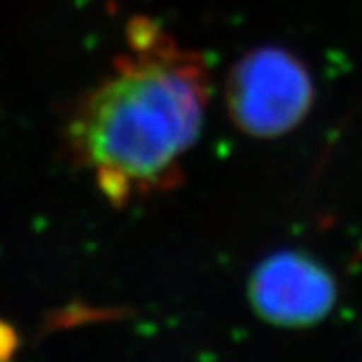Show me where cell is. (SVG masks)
Instances as JSON below:
<instances>
[{"instance_id":"cell-1","label":"cell","mask_w":362,"mask_h":362,"mask_svg":"<svg viewBox=\"0 0 362 362\" xmlns=\"http://www.w3.org/2000/svg\"><path fill=\"white\" fill-rule=\"evenodd\" d=\"M202 119L204 96L194 78L148 67L96 93L81 119V143L102 170L150 177L194 143Z\"/></svg>"},{"instance_id":"cell-3","label":"cell","mask_w":362,"mask_h":362,"mask_svg":"<svg viewBox=\"0 0 362 362\" xmlns=\"http://www.w3.org/2000/svg\"><path fill=\"white\" fill-rule=\"evenodd\" d=\"M248 296L259 318L281 327H309L334 307L337 283L316 259L281 252L255 268Z\"/></svg>"},{"instance_id":"cell-2","label":"cell","mask_w":362,"mask_h":362,"mask_svg":"<svg viewBox=\"0 0 362 362\" xmlns=\"http://www.w3.org/2000/svg\"><path fill=\"white\" fill-rule=\"evenodd\" d=\"M313 96L307 69L279 48L248 54L229 78L228 104L235 122L261 139L279 137L300 124Z\"/></svg>"},{"instance_id":"cell-4","label":"cell","mask_w":362,"mask_h":362,"mask_svg":"<svg viewBox=\"0 0 362 362\" xmlns=\"http://www.w3.org/2000/svg\"><path fill=\"white\" fill-rule=\"evenodd\" d=\"M17 348V334L4 322H0V358H8Z\"/></svg>"}]
</instances>
